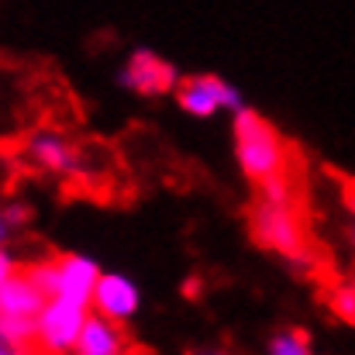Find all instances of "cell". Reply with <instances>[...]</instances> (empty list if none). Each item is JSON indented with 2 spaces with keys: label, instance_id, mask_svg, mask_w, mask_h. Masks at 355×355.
I'll return each instance as SVG.
<instances>
[{
  "label": "cell",
  "instance_id": "6da1fadb",
  "mask_svg": "<svg viewBox=\"0 0 355 355\" xmlns=\"http://www.w3.org/2000/svg\"><path fill=\"white\" fill-rule=\"evenodd\" d=\"M235 141H238V162L255 183L300 169V159L290 148V141H283L279 131L269 128L255 111H238Z\"/></svg>",
  "mask_w": 355,
  "mask_h": 355
},
{
  "label": "cell",
  "instance_id": "8992f818",
  "mask_svg": "<svg viewBox=\"0 0 355 355\" xmlns=\"http://www.w3.org/2000/svg\"><path fill=\"white\" fill-rule=\"evenodd\" d=\"M45 293L24 276V272H10L0 283V314L14 318V321H35L38 311L45 307Z\"/></svg>",
  "mask_w": 355,
  "mask_h": 355
},
{
  "label": "cell",
  "instance_id": "e0dca14e",
  "mask_svg": "<svg viewBox=\"0 0 355 355\" xmlns=\"http://www.w3.org/2000/svg\"><path fill=\"white\" fill-rule=\"evenodd\" d=\"M200 355H228V352H200Z\"/></svg>",
  "mask_w": 355,
  "mask_h": 355
},
{
  "label": "cell",
  "instance_id": "8fae6325",
  "mask_svg": "<svg viewBox=\"0 0 355 355\" xmlns=\"http://www.w3.org/2000/svg\"><path fill=\"white\" fill-rule=\"evenodd\" d=\"M269 355H311L307 335L304 331H279L269 345Z\"/></svg>",
  "mask_w": 355,
  "mask_h": 355
},
{
  "label": "cell",
  "instance_id": "9c48e42d",
  "mask_svg": "<svg viewBox=\"0 0 355 355\" xmlns=\"http://www.w3.org/2000/svg\"><path fill=\"white\" fill-rule=\"evenodd\" d=\"M97 266L90 259H80V255H66L59 259V290L55 297H66V300H76V304H87L90 293H94V283H97Z\"/></svg>",
  "mask_w": 355,
  "mask_h": 355
},
{
  "label": "cell",
  "instance_id": "4fadbf2b",
  "mask_svg": "<svg viewBox=\"0 0 355 355\" xmlns=\"http://www.w3.org/2000/svg\"><path fill=\"white\" fill-rule=\"evenodd\" d=\"M10 272H14V262H10V255H7V252L0 248V283H3V279H7Z\"/></svg>",
  "mask_w": 355,
  "mask_h": 355
},
{
  "label": "cell",
  "instance_id": "ba28073f",
  "mask_svg": "<svg viewBox=\"0 0 355 355\" xmlns=\"http://www.w3.org/2000/svg\"><path fill=\"white\" fill-rule=\"evenodd\" d=\"M128 345L124 328H118V321H107L101 314L83 318V328L76 335V355H114Z\"/></svg>",
  "mask_w": 355,
  "mask_h": 355
},
{
  "label": "cell",
  "instance_id": "277c9868",
  "mask_svg": "<svg viewBox=\"0 0 355 355\" xmlns=\"http://www.w3.org/2000/svg\"><path fill=\"white\" fill-rule=\"evenodd\" d=\"M121 83L131 87L135 94L155 97V94H166L176 87V69L166 59H159L155 52H135L128 69L121 73Z\"/></svg>",
  "mask_w": 355,
  "mask_h": 355
},
{
  "label": "cell",
  "instance_id": "7a4b0ae2",
  "mask_svg": "<svg viewBox=\"0 0 355 355\" xmlns=\"http://www.w3.org/2000/svg\"><path fill=\"white\" fill-rule=\"evenodd\" d=\"M252 238L293 262L314 266V245L307 232L304 204H266L259 200L252 207Z\"/></svg>",
  "mask_w": 355,
  "mask_h": 355
},
{
  "label": "cell",
  "instance_id": "9a60e30c",
  "mask_svg": "<svg viewBox=\"0 0 355 355\" xmlns=\"http://www.w3.org/2000/svg\"><path fill=\"white\" fill-rule=\"evenodd\" d=\"M14 355H45L38 345H21V352H14Z\"/></svg>",
  "mask_w": 355,
  "mask_h": 355
},
{
  "label": "cell",
  "instance_id": "3957f363",
  "mask_svg": "<svg viewBox=\"0 0 355 355\" xmlns=\"http://www.w3.org/2000/svg\"><path fill=\"white\" fill-rule=\"evenodd\" d=\"M87 304H76V300H66V297H49L45 307L38 311L35 318V345L45 355H66L76 345V335L83 328V311Z\"/></svg>",
  "mask_w": 355,
  "mask_h": 355
},
{
  "label": "cell",
  "instance_id": "5b68a950",
  "mask_svg": "<svg viewBox=\"0 0 355 355\" xmlns=\"http://www.w3.org/2000/svg\"><path fill=\"white\" fill-rule=\"evenodd\" d=\"M180 104L190 114L207 118L218 107H238V94L228 83H221L218 76H193V80H187L180 87Z\"/></svg>",
  "mask_w": 355,
  "mask_h": 355
},
{
  "label": "cell",
  "instance_id": "52a82bcc",
  "mask_svg": "<svg viewBox=\"0 0 355 355\" xmlns=\"http://www.w3.org/2000/svg\"><path fill=\"white\" fill-rule=\"evenodd\" d=\"M90 297H94L101 318H107V321H124L138 311V290L124 276H97Z\"/></svg>",
  "mask_w": 355,
  "mask_h": 355
},
{
  "label": "cell",
  "instance_id": "7c38bea8",
  "mask_svg": "<svg viewBox=\"0 0 355 355\" xmlns=\"http://www.w3.org/2000/svg\"><path fill=\"white\" fill-rule=\"evenodd\" d=\"M331 311L342 321H352L355 318V300H352V286L349 283H331Z\"/></svg>",
  "mask_w": 355,
  "mask_h": 355
},
{
  "label": "cell",
  "instance_id": "30bf717a",
  "mask_svg": "<svg viewBox=\"0 0 355 355\" xmlns=\"http://www.w3.org/2000/svg\"><path fill=\"white\" fill-rule=\"evenodd\" d=\"M24 148H28L31 162L42 166V169H49V173H69L76 166V152L59 135H35Z\"/></svg>",
  "mask_w": 355,
  "mask_h": 355
},
{
  "label": "cell",
  "instance_id": "2e32d148",
  "mask_svg": "<svg viewBox=\"0 0 355 355\" xmlns=\"http://www.w3.org/2000/svg\"><path fill=\"white\" fill-rule=\"evenodd\" d=\"M7 238V221H3V214H0V241Z\"/></svg>",
  "mask_w": 355,
  "mask_h": 355
},
{
  "label": "cell",
  "instance_id": "5bb4252c",
  "mask_svg": "<svg viewBox=\"0 0 355 355\" xmlns=\"http://www.w3.org/2000/svg\"><path fill=\"white\" fill-rule=\"evenodd\" d=\"M114 355H148V352H145V349H138V345H131V342H128V345H124V349H121V352H114Z\"/></svg>",
  "mask_w": 355,
  "mask_h": 355
}]
</instances>
